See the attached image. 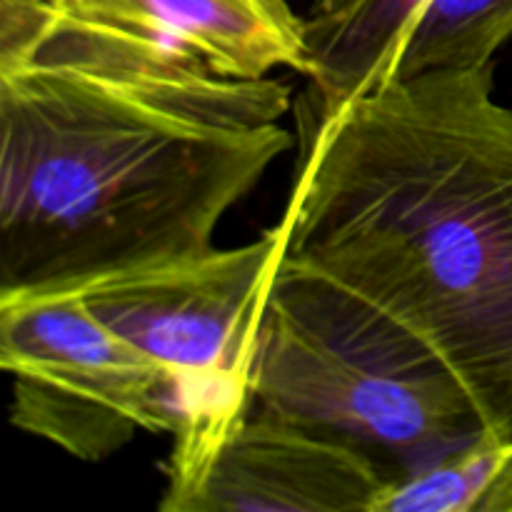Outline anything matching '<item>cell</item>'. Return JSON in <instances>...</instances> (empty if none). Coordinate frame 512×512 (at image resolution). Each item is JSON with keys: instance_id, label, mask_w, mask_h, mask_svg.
Here are the masks:
<instances>
[{"instance_id": "cell-1", "label": "cell", "mask_w": 512, "mask_h": 512, "mask_svg": "<svg viewBox=\"0 0 512 512\" xmlns=\"http://www.w3.org/2000/svg\"><path fill=\"white\" fill-rule=\"evenodd\" d=\"M495 63L370 85L315 125L285 260L363 295L440 355L512 440V108Z\"/></svg>"}, {"instance_id": "cell-2", "label": "cell", "mask_w": 512, "mask_h": 512, "mask_svg": "<svg viewBox=\"0 0 512 512\" xmlns=\"http://www.w3.org/2000/svg\"><path fill=\"white\" fill-rule=\"evenodd\" d=\"M288 108L275 78L0 63V295L213 250L225 213L293 145Z\"/></svg>"}, {"instance_id": "cell-3", "label": "cell", "mask_w": 512, "mask_h": 512, "mask_svg": "<svg viewBox=\"0 0 512 512\" xmlns=\"http://www.w3.org/2000/svg\"><path fill=\"white\" fill-rule=\"evenodd\" d=\"M255 413L368 455L390 483L490 438L465 385L413 330L285 260L260 323Z\"/></svg>"}, {"instance_id": "cell-4", "label": "cell", "mask_w": 512, "mask_h": 512, "mask_svg": "<svg viewBox=\"0 0 512 512\" xmlns=\"http://www.w3.org/2000/svg\"><path fill=\"white\" fill-rule=\"evenodd\" d=\"M285 228L228 250L108 275L80 288L85 308L163 365L183 423L158 508L180 512L228 435L253 413V368Z\"/></svg>"}, {"instance_id": "cell-5", "label": "cell", "mask_w": 512, "mask_h": 512, "mask_svg": "<svg viewBox=\"0 0 512 512\" xmlns=\"http://www.w3.org/2000/svg\"><path fill=\"white\" fill-rule=\"evenodd\" d=\"M0 368L13 428L85 463L183 423L168 370L100 323L80 290L0 295Z\"/></svg>"}, {"instance_id": "cell-6", "label": "cell", "mask_w": 512, "mask_h": 512, "mask_svg": "<svg viewBox=\"0 0 512 512\" xmlns=\"http://www.w3.org/2000/svg\"><path fill=\"white\" fill-rule=\"evenodd\" d=\"M23 58L103 70L260 80L305 75L308 28L290 0H48Z\"/></svg>"}, {"instance_id": "cell-7", "label": "cell", "mask_w": 512, "mask_h": 512, "mask_svg": "<svg viewBox=\"0 0 512 512\" xmlns=\"http://www.w3.org/2000/svg\"><path fill=\"white\" fill-rule=\"evenodd\" d=\"M388 485L360 450L253 410L180 512H375Z\"/></svg>"}, {"instance_id": "cell-8", "label": "cell", "mask_w": 512, "mask_h": 512, "mask_svg": "<svg viewBox=\"0 0 512 512\" xmlns=\"http://www.w3.org/2000/svg\"><path fill=\"white\" fill-rule=\"evenodd\" d=\"M510 40L512 0H423L383 53L370 85L428 70L483 68Z\"/></svg>"}, {"instance_id": "cell-9", "label": "cell", "mask_w": 512, "mask_h": 512, "mask_svg": "<svg viewBox=\"0 0 512 512\" xmlns=\"http://www.w3.org/2000/svg\"><path fill=\"white\" fill-rule=\"evenodd\" d=\"M478 512H512V440H495Z\"/></svg>"}, {"instance_id": "cell-10", "label": "cell", "mask_w": 512, "mask_h": 512, "mask_svg": "<svg viewBox=\"0 0 512 512\" xmlns=\"http://www.w3.org/2000/svg\"><path fill=\"white\" fill-rule=\"evenodd\" d=\"M355 3L358 0H313V8H310L308 18H335V15L353 8Z\"/></svg>"}]
</instances>
